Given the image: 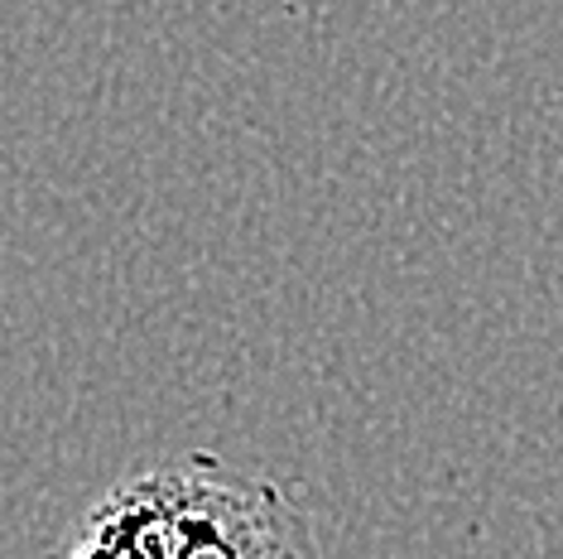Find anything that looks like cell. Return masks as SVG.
Segmentation results:
<instances>
[{
    "mask_svg": "<svg viewBox=\"0 0 563 559\" xmlns=\"http://www.w3.org/2000/svg\"><path fill=\"white\" fill-rule=\"evenodd\" d=\"M63 559H323V550L285 482L217 453H178L111 482L78 516Z\"/></svg>",
    "mask_w": 563,
    "mask_h": 559,
    "instance_id": "cell-1",
    "label": "cell"
}]
</instances>
